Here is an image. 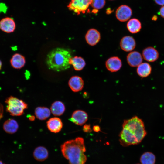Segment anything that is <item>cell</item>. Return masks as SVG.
<instances>
[{
    "mask_svg": "<svg viewBox=\"0 0 164 164\" xmlns=\"http://www.w3.org/2000/svg\"><path fill=\"white\" fill-rule=\"evenodd\" d=\"M122 127L119 141L124 147L139 143L147 134L143 121L137 116L124 120Z\"/></svg>",
    "mask_w": 164,
    "mask_h": 164,
    "instance_id": "6da1fadb",
    "label": "cell"
},
{
    "mask_svg": "<svg viewBox=\"0 0 164 164\" xmlns=\"http://www.w3.org/2000/svg\"><path fill=\"white\" fill-rule=\"evenodd\" d=\"M63 156L69 161V164H85L87 157L83 138L78 137L66 141L61 146Z\"/></svg>",
    "mask_w": 164,
    "mask_h": 164,
    "instance_id": "7a4b0ae2",
    "label": "cell"
},
{
    "mask_svg": "<svg viewBox=\"0 0 164 164\" xmlns=\"http://www.w3.org/2000/svg\"><path fill=\"white\" fill-rule=\"evenodd\" d=\"M72 58L70 52L61 48H55L47 54L46 63L49 69L56 71L66 70L70 67Z\"/></svg>",
    "mask_w": 164,
    "mask_h": 164,
    "instance_id": "3957f363",
    "label": "cell"
},
{
    "mask_svg": "<svg viewBox=\"0 0 164 164\" xmlns=\"http://www.w3.org/2000/svg\"><path fill=\"white\" fill-rule=\"evenodd\" d=\"M5 102L7 104L6 111L13 116L22 115L25 109L28 108V105L23 100L12 96L7 98Z\"/></svg>",
    "mask_w": 164,
    "mask_h": 164,
    "instance_id": "277c9868",
    "label": "cell"
},
{
    "mask_svg": "<svg viewBox=\"0 0 164 164\" xmlns=\"http://www.w3.org/2000/svg\"><path fill=\"white\" fill-rule=\"evenodd\" d=\"M92 0H71L67 7L78 15L82 12L84 13Z\"/></svg>",
    "mask_w": 164,
    "mask_h": 164,
    "instance_id": "5b68a950",
    "label": "cell"
},
{
    "mask_svg": "<svg viewBox=\"0 0 164 164\" xmlns=\"http://www.w3.org/2000/svg\"><path fill=\"white\" fill-rule=\"evenodd\" d=\"M131 9L126 5L119 6L116 11V16L117 19L121 22H125L128 20L132 15Z\"/></svg>",
    "mask_w": 164,
    "mask_h": 164,
    "instance_id": "8992f818",
    "label": "cell"
},
{
    "mask_svg": "<svg viewBox=\"0 0 164 164\" xmlns=\"http://www.w3.org/2000/svg\"><path fill=\"white\" fill-rule=\"evenodd\" d=\"M88 118V115L85 111L78 110L73 112L70 120L76 125L81 126L86 123Z\"/></svg>",
    "mask_w": 164,
    "mask_h": 164,
    "instance_id": "52a82bcc",
    "label": "cell"
},
{
    "mask_svg": "<svg viewBox=\"0 0 164 164\" xmlns=\"http://www.w3.org/2000/svg\"><path fill=\"white\" fill-rule=\"evenodd\" d=\"M159 53L154 47L149 46L144 49L142 52V56L147 61L153 62L157 60L159 57Z\"/></svg>",
    "mask_w": 164,
    "mask_h": 164,
    "instance_id": "ba28073f",
    "label": "cell"
},
{
    "mask_svg": "<svg viewBox=\"0 0 164 164\" xmlns=\"http://www.w3.org/2000/svg\"><path fill=\"white\" fill-rule=\"evenodd\" d=\"M85 39L89 45L94 46L97 44L100 40V33L95 29H90L87 32L85 36Z\"/></svg>",
    "mask_w": 164,
    "mask_h": 164,
    "instance_id": "9c48e42d",
    "label": "cell"
},
{
    "mask_svg": "<svg viewBox=\"0 0 164 164\" xmlns=\"http://www.w3.org/2000/svg\"><path fill=\"white\" fill-rule=\"evenodd\" d=\"M16 27L14 21L12 18L6 17L2 19L0 21V29L3 31L10 33L13 32Z\"/></svg>",
    "mask_w": 164,
    "mask_h": 164,
    "instance_id": "30bf717a",
    "label": "cell"
},
{
    "mask_svg": "<svg viewBox=\"0 0 164 164\" xmlns=\"http://www.w3.org/2000/svg\"><path fill=\"white\" fill-rule=\"evenodd\" d=\"M127 61L128 65L132 67H136L142 63L143 57L138 52L133 51L127 55Z\"/></svg>",
    "mask_w": 164,
    "mask_h": 164,
    "instance_id": "8fae6325",
    "label": "cell"
},
{
    "mask_svg": "<svg viewBox=\"0 0 164 164\" xmlns=\"http://www.w3.org/2000/svg\"><path fill=\"white\" fill-rule=\"evenodd\" d=\"M136 43L134 39L132 36H125L121 39L120 46L122 50L126 52H129L135 47Z\"/></svg>",
    "mask_w": 164,
    "mask_h": 164,
    "instance_id": "7c38bea8",
    "label": "cell"
},
{
    "mask_svg": "<svg viewBox=\"0 0 164 164\" xmlns=\"http://www.w3.org/2000/svg\"><path fill=\"white\" fill-rule=\"evenodd\" d=\"M122 65L121 60L118 57L113 56L108 58L106 61V68L111 72H115L119 70Z\"/></svg>",
    "mask_w": 164,
    "mask_h": 164,
    "instance_id": "4fadbf2b",
    "label": "cell"
},
{
    "mask_svg": "<svg viewBox=\"0 0 164 164\" xmlns=\"http://www.w3.org/2000/svg\"><path fill=\"white\" fill-rule=\"evenodd\" d=\"M68 85L73 91L78 92L83 89L84 86V81L81 77L75 76L70 78L68 82Z\"/></svg>",
    "mask_w": 164,
    "mask_h": 164,
    "instance_id": "5bb4252c",
    "label": "cell"
},
{
    "mask_svg": "<svg viewBox=\"0 0 164 164\" xmlns=\"http://www.w3.org/2000/svg\"><path fill=\"white\" fill-rule=\"evenodd\" d=\"M48 129L51 132L56 133L61 130L63 124L61 120L57 117L50 118L47 122Z\"/></svg>",
    "mask_w": 164,
    "mask_h": 164,
    "instance_id": "9a60e30c",
    "label": "cell"
},
{
    "mask_svg": "<svg viewBox=\"0 0 164 164\" xmlns=\"http://www.w3.org/2000/svg\"><path fill=\"white\" fill-rule=\"evenodd\" d=\"M49 152L46 148L44 146L37 147L34 150L33 156L34 159L38 161H43L48 157Z\"/></svg>",
    "mask_w": 164,
    "mask_h": 164,
    "instance_id": "2e32d148",
    "label": "cell"
},
{
    "mask_svg": "<svg viewBox=\"0 0 164 164\" xmlns=\"http://www.w3.org/2000/svg\"><path fill=\"white\" fill-rule=\"evenodd\" d=\"M10 62L12 67L16 69H20L23 67L26 60L24 57L19 53L14 54L11 58Z\"/></svg>",
    "mask_w": 164,
    "mask_h": 164,
    "instance_id": "e0dca14e",
    "label": "cell"
},
{
    "mask_svg": "<svg viewBox=\"0 0 164 164\" xmlns=\"http://www.w3.org/2000/svg\"><path fill=\"white\" fill-rule=\"evenodd\" d=\"M19 128L17 122L13 119H9L6 121L3 125L4 130L7 133L12 134L16 132Z\"/></svg>",
    "mask_w": 164,
    "mask_h": 164,
    "instance_id": "ac0fdd59",
    "label": "cell"
},
{
    "mask_svg": "<svg viewBox=\"0 0 164 164\" xmlns=\"http://www.w3.org/2000/svg\"><path fill=\"white\" fill-rule=\"evenodd\" d=\"M152 68L151 66L148 63L144 62L140 64L137 69V73L139 76L142 78L148 77L151 73Z\"/></svg>",
    "mask_w": 164,
    "mask_h": 164,
    "instance_id": "d6986e66",
    "label": "cell"
},
{
    "mask_svg": "<svg viewBox=\"0 0 164 164\" xmlns=\"http://www.w3.org/2000/svg\"><path fill=\"white\" fill-rule=\"evenodd\" d=\"M127 27L128 31L131 33L135 34L138 33L142 28L141 23L139 20L136 18L130 19L128 22Z\"/></svg>",
    "mask_w": 164,
    "mask_h": 164,
    "instance_id": "ffe728a7",
    "label": "cell"
},
{
    "mask_svg": "<svg viewBox=\"0 0 164 164\" xmlns=\"http://www.w3.org/2000/svg\"><path fill=\"white\" fill-rule=\"evenodd\" d=\"M65 106L63 103L60 101H57L53 103L50 107V111L55 116L62 115L64 112Z\"/></svg>",
    "mask_w": 164,
    "mask_h": 164,
    "instance_id": "44dd1931",
    "label": "cell"
},
{
    "mask_svg": "<svg viewBox=\"0 0 164 164\" xmlns=\"http://www.w3.org/2000/svg\"><path fill=\"white\" fill-rule=\"evenodd\" d=\"M70 64L72 65L73 68L77 71L82 70L86 65L84 59L81 57L75 56L72 57L70 60Z\"/></svg>",
    "mask_w": 164,
    "mask_h": 164,
    "instance_id": "7402d4cb",
    "label": "cell"
},
{
    "mask_svg": "<svg viewBox=\"0 0 164 164\" xmlns=\"http://www.w3.org/2000/svg\"><path fill=\"white\" fill-rule=\"evenodd\" d=\"M35 114L37 118L43 120L46 119L50 116V111L46 107H39L36 108Z\"/></svg>",
    "mask_w": 164,
    "mask_h": 164,
    "instance_id": "603a6c76",
    "label": "cell"
},
{
    "mask_svg": "<svg viewBox=\"0 0 164 164\" xmlns=\"http://www.w3.org/2000/svg\"><path fill=\"white\" fill-rule=\"evenodd\" d=\"M140 161L141 164H155L156 161V157L152 153L146 152L141 155Z\"/></svg>",
    "mask_w": 164,
    "mask_h": 164,
    "instance_id": "cb8c5ba5",
    "label": "cell"
},
{
    "mask_svg": "<svg viewBox=\"0 0 164 164\" xmlns=\"http://www.w3.org/2000/svg\"><path fill=\"white\" fill-rule=\"evenodd\" d=\"M105 3V0H92L91 5L94 9L98 10L103 8Z\"/></svg>",
    "mask_w": 164,
    "mask_h": 164,
    "instance_id": "d4e9b609",
    "label": "cell"
},
{
    "mask_svg": "<svg viewBox=\"0 0 164 164\" xmlns=\"http://www.w3.org/2000/svg\"><path fill=\"white\" fill-rule=\"evenodd\" d=\"M83 131L85 132H90L91 131L90 125L85 124L83 127Z\"/></svg>",
    "mask_w": 164,
    "mask_h": 164,
    "instance_id": "484cf974",
    "label": "cell"
},
{
    "mask_svg": "<svg viewBox=\"0 0 164 164\" xmlns=\"http://www.w3.org/2000/svg\"><path fill=\"white\" fill-rule=\"evenodd\" d=\"M159 14L162 17L164 18V6L162 7L159 12Z\"/></svg>",
    "mask_w": 164,
    "mask_h": 164,
    "instance_id": "4316f807",
    "label": "cell"
},
{
    "mask_svg": "<svg viewBox=\"0 0 164 164\" xmlns=\"http://www.w3.org/2000/svg\"><path fill=\"white\" fill-rule=\"evenodd\" d=\"M3 105L0 103V120L2 118L3 115Z\"/></svg>",
    "mask_w": 164,
    "mask_h": 164,
    "instance_id": "83f0119b",
    "label": "cell"
},
{
    "mask_svg": "<svg viewBox=\"0 0 164 164\" xmlns=\"http://www.w3.org/2000/svg\"><path fill=\"white\" fill-rule=\"evenodd\" d=\"M155 3L159 5H164V0H154Z\"/></svg>",
    "mask_w": 164,
    "mask_h": 164,
    "instance_id": "f1b7e54d",
    "label": "cell"
},
{
    "mask_svg": "<svg viewBox=\"0 0 164 164\" xmlns=\"http://www.w3.org/2000/svg\"><path fill=\"white\" fill-rule=\"evenodd\" d=\"M93 130L95 132H98L100 131V128L98 125H94L93 127Z\"/></svg>",
    "mask_w": 164,
    "mask_h": 164,
    "instance_id": "f546056e",
    "label": "cell"
},
{
    "mask_svg": "<svg viewBox=\"0 0 164 164\" xmlns=\"http://www.w3.org/2000/svg\"><path fill=\"white\" fill-rule=\"evenodd\" d=\"M29 120L31 121H34L35 119V117L33 115H30L28 117Z\"/></svg>",
    "mask_w": 164,
    "mask_h": 164,
    "instance_id": "4dcf8cb0",
    "label": "cell"
},
{
    "mask_svg": "<svg viewBox=\"0 0 164 164\" xmlns=\"http://www.w3.org/2000/svg\"><path fill=\"white\" fill-rule=\"evenodd\" d=\"M157 19V16L156 15H154L152 18V19L153 21H156Z\"/></svg>",
    "mask_w": 164,
    "mask_h": 164,
    "instance_id": "1f68e13d",
    "label": "cell"
},
{
    "mask_svg": "<svg viewBox=\"0 0 164 164\" xmlns=\"http://www.w3.org/2000/svg\"><path fill=\"white\" fill-rule=\"evenodd\" d=\"M98 11V10H97L94 9H93V10H92V12L94 13H97V12Z\"/></svg>",
    "mask_w": 164,
    "mask_h": 164,
    "instance_id": "d6a6232c",
    "label": "cell"
},
{
    "mask_svg": "<svg viewBox=\"0 0 164 164\" xmlns=\"http://www.w3.org/2000/svg\"><path fill=\"white\" fill-rule=\"evenodd\" d=\"M2 66V62L0 60V70L1 69Z\"/></svg>",
    "mask_w": 164,
    "mask_h": 164,
    "instance_id": "836d02e7",
    "label": "cell"
},
{
    "mask_svg": "<svg viewBox=\"0 0 164 164\" xmlns=\"http://www.w3.org/2000/svg\"><path fill=\"white\" fill-rule=\"evenodd\" d=\"M0 164H5L3 163L2 161L0 160Z\"/></svg>",
    "mask_w": 164,
    "mask_h": 164,
    "instance_id": "e575fe53",
    "label": "cell"
},
{
    "mask_svg": "<svg viewBox=\"0 0 164 164\" xmlns=\"http://www.w3.org/2000/svg\"></svg>",
    "mask_w": 164,
    "mask_h": 164,
    "instance_id": "d590c367",
    "label": "cell"
},
{
    "mask_svg": "<svg viewBox=\"0 0 164 164\" xmlns=\"http://www.w3.org/2000/svg\"></svg>",
    "mask_w": 164,
    "mask_h": 164,
    "instance_id": "8d00e7d4",
    "label": "cell"
},
{
    "mask_svg": "<svg viewBox=\"0 0 164 164\" xmlns=\"http://www.w3.org/2000/svg\"></svg>",
    "mask_w": 164,
    "mask_h": 164,
    "instance_id": "74e56055",
    "label": "cell"
}]
</instances>
